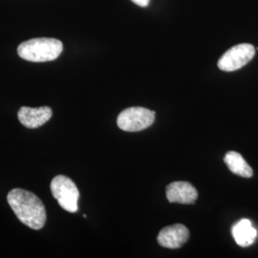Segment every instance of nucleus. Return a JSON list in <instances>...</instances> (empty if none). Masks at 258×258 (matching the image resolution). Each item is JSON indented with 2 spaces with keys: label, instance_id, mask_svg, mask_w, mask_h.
I'll use <instances>...</instances> for the list:
<instances>
[{
  "label": "nucleus",
  "instance_id": "4",
  "mask_svg": "<svg viewBox=\"0 0 258 258\" xmlns=\"http://www.w3.org/2000/svg\"><path fill=\"white\" fill-rule=\"evenodd\" d=\"M155 120V112L145 107H129L117 119L119 128L126 132H137L149 127Z\"/></svg>",
  "mask_w": 258,
  "mask_h": 258
},
{
  "label": "nucleus",
  "instance_id": "11",
  "mask_svg": "<svg viewBox=\"0 0 258 258\" xmlns=\"http://www.w3.org/2000/svg\"><path fill=\"white\" fill-rule=\"evenodd\" d=\"M131 1L140 7H148L150 0H131Z\"/></svg>",
  "mask_w": 258,
  "mask_h": 258
},
{
  "label": "nucleus",
  "instance_id": "5",
  "mask_svg": "<svg viewBox=\"0 0 258 258\" xmlns=\"http://www.w3.org/2000/svg\"><path fill=\"white\" fill-rule=\"evenodd\" d=\"M255 55V49L249 43L231 47L218 60V68L225 72H233L248 64Z\"/></svg>",
  "mask_w": 258,
  "mask_h": 258
},
{
  "label": "nucleus",
  "instance_id": "3",
  "mask_svg": "<svg viewBox=\"0 0 258 258\" xmlns=\"http://www.w3.org/2000/svg\"><path fill=\"white\" fill-rule=\"evenodd\" d=\"M51 191L58 205L64 211L78 212L80 191L70 178L64 175L55 176L51 182Z\"/></svg>",
  "mask_w": 258,
  "mask_h": 258
},
{
  "label": "nucleus",
  "instance_id": "8",
  "mask_svg": "<svg viewBox=\"0 0 258 258\" xmlns=\"http://www.w3.org/2000/svg\"><path fill=\"white\" fill-rule=\"evenodd\" d=\"M166 198L170 203L194 204L198 198V192L188 182H173L166 186Z\"/></svg>",
  "mask_w": 258,
  "mask_h": 258
},
{
  "label": "nucleus",
  "instance_id": "7",
  "mask_svg": "<svg viewBox=\"0 0 258 258\" xmlns=\"http://www.w3.org/2000/svg\"><path fill=\"white\" fill-rule=\"evenodd\" d=\"M53 116V111L49 106H41L37 108H32L23 106L18 113L19 120L25 127L37 128L45 124Z\"/></svg>",
  "mask_w": 258,
  "mask_h": 258
},
{
  "label": "nucleus",
  "instance_id": "1",
  "mask_svg": "<svg viewBox=\"0 0 258 258\" xmlns=\"http://www.w3.org/2000/svg\"><path fill=\"white\" fill-rule=\"evenodd\" d=\"M7 201L22 224L37 231L44 227L45 207L36 194L22 188H14L8 194Z\"/></svg>",
  "mask_w": 258,
  "mask_h": 258
},
{
  "label": "nucleus",
  "instance_id": "6",
  "mask_svg": "<svg viewBox=\"0 0 258 258\" xmlns=\"http://www.w3.org/2000/svg\"><path fill=\"white\" fill-rule=\"evenodd\" d=\"M189 238V231L182 224H174L164 228L159 232L158 243L167 249H179Z\"/></svg>",
  "mask_w": 258,
  "mask_h": 258
},
{
  "label": "nucleus",
  "instance_id": "10",
  "mask_svg": "<svg viewBox=\"0 0 258 258\" xmlns=\"http://www.w3.org/2000/svg\"><path fill=\"white\" fill-rule=\"evenodd\" d=\"M225 164L228 166L232 173L236 175L249 178L253 175V170L245 161L241 154L235 151H230L224 158Z\"/></svg>",
  "mask_w": 258,
  "mask_h": 258
},
{
  "label": "nucleus",
  "instance_id": "2",
  "mask_svg": "<svg viewBox=\"0 0 258 258\" xmlns=\"http://www.w3.org/2000/svg\"><path fill=\"white\" fill-rule=\"evenodd\" d=\"M63 50L60 40L49 37L32 38L18 47L19 56L31 62H46L56 59Z\"/></svg>",
  "mask_w": 258,
  "mask_h": 258
},
{
  "label": "nucleus",
  "instance_id": "9",
  "mask_svg": "<svg viewBox=\"0 0 258 258\" xmlns=\"http://www.w3.org/2000/svg\"><path fill=\"white\" fill-rule=\"evenodd\" d=\"M232 236L240 247H249L254 243L257 231L249 219H241L231 229Z\"/></svg>",
  "mask_w": 258,
  "mask_h": 258
}]
</instances>
